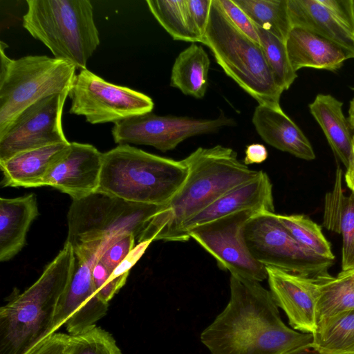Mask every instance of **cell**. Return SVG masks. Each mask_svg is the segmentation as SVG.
I'll return each instance as SVG.
<instances>
[{
	"label": "cell",
	"instance_id": "1f68e13d",
	"mask_svg": "<svg viewBox=\"0 0 354 354\" xmlns=\"http://www.w3.org/2000/svg\"><path fill=\"white\" fill-rule=\"evenodd\" d=\"M69 354H122L115 339L108 331L95 326L71 335Z\"/></svg>",
	"mask_w": 354,
	"mask_h": 354
},
{
	"label": "cell",
	"instance_id": "d6986e66",
	"mask_svg": "<svg viewBox=\"0 0 354 354\" xmlns=\"http://www.w3.org/2000/svg\"><path fill=\"white\" fill-rule=\"evenodd\" d=\"M286 46L293 70L313 68L335 71L344 62L353 58L345 49L335 43L306 29L292 27Z\"/></svg>",
	"mask_w": 354,
	"mask_h": 354
},
{
	"label": "cell",
	"instance_id": "f35d334b",
	"mask_svg": "<svg viewBox=\"0 0 354 354\" xmlns=\"http://www.w3.org/2000/svg\"><path fill=\"white\" fill-rule=\"evenodd\" d=\"M268 156L266 147L259 143H253L247 146L245 151L243 163L246 165L263 162Z\"/></svg>",
	"mask_w": 354,
	"mask_h": 354
},
{
	"label": "cell",
	"instance_id": "74e56055",
	"mask_svg": "<svg viewBox=\"0 0 354 354\" xmlns=\"http://www.w3.org/2000/svg\"><path fill=\"white\" fill-rule=\"evenodd\" d=\"M151 242L152 241H147L138 243V244L133 248L120 264L115 269L112 273V277L113 278H116L122 275L129 274L130 269L144 254L145 250Z\"/></svg>",
	"mask_w": 354,
	"mask_h": 354
},
{
	"label": "cell",
	"instance_id": "836d02e7",
	"mask_svg": "<svg viewBox=\"0 0 354 354\" xmlns=\"http://www.w3.org/2000/svg\"><path fill=\"white\" fill-rule=\"evenodd\" d=\"M136 236L124 234L110 243L102 252L99 260L113 273L136 246Z\"/></svg>",
	"mask_w": 354,
	"mask_h": 354
},
{
	"label": "cell",
	"instance_id": "44dd1931",
	"mask_svg": "<svg viewBox=\"0 0 354 354\" xmlns=\"http://www.w3.org/2000/svg\"><path fill=\"white\" fill-rule=\"evenodd\" d=\"M71 142L26 151L0 162L3 187H39L51 168L68 152Z\"/></svg>",
	"mask_w": 354,
	"mask_h": 354
},
{
	"label": "cell",
	"instance_id": "4316f807",
	"mask_svg": "<svg viewBox=\"0 0 354 354\" xmlns=\"http://www.w3.org/2000/svg\"><path fill=\"white\" fill-rule=\"evenodd\" d=\"M157 21L174 40L201 43L203 36L191 17L187 0H147Z\"/></svg>",
	"mask_w": 354,
	"mask_h": 354
},
{
	"label": "cell",
	"instance_id": "f1b7e54d",
	"mask_svg": "<svg viewBox=\"0 0 354 354\" xmlns=\"http://www.w3.org/2000/svg\"><path fill=\"white\" fill-rule=\"evenodd\" d=\"M317 278V323L324 318L354 309V285L344 273L341 272L337 277H333L326 272Z\"/></svg>",
	"mask_w": 354,
	"mask_h": 354
},
{
	"label": "cell",
	"instance_id": "ac0fdd59",
	"mask_svg": "<svg viewBox=\"0 0 354 354\" xmlns=\"http://www.w3.org/2000/svg\"><path fill=\"white\" fill-rule=\"evenodd\" d=\"M248 209L274 212L272 184L263 171L256 178L232 189L187 220L181 226L178 241H187V232L198 225Z\"/></svg>",
	"mask_w": 354,
	"mask_h": 354
},
{
	"label": "cell",
	"instance_id": "6da1fadb",
	"mask_svg": "<svg viewBox=\"0 0 354 354\" xmlns=\"http://www.w3.org/2000/svg\"><path fill=\"white\" fill-rule=\"evenodd\" d=\"M230 288L227 305L201 334L211 354H283L311 346L313 335L287 326L260 282L230 275Z\"/></svg>",
	"mask_w": 354,
	"mask_h": 354
},
{
	"label": "cell",
	"instance_id": "3957f363",
	"mask_svg": "<svg viewBox=\"0 0 354 354\" xmlns=\"http://www.w3.org/2000/svg\"><path fill=\"white\" fill-rule=\"evenodd\" d=\"M75 261L73 249L65 242L39 279L1 307L0 354H26L55 333V310Z\"/></svg>",
	"mask_w": 354,
	"mask_h": 354
},
{
	"label": "cell",
	"instance_id": "cb8c5ba5",
	"mask_svg": "<svg viewBox=\"0 0 354 354\" xmlns=\"http://www.w3.org/2000/svg\"><path fill=\"white\" fill-rule=\"evenodd\" d=\"M343 103L329 94H318L310 112L322 128L335 157L347 167L351 151V128L342 111Z\"/></svg>",
	"mask_w": 354,
	"mask_h": 354
},
{
	"label": "cell",
	"instance_id": "2e32d148",
	"mask_svg": "<svg viewBox=\"0 0 354 354\" xmlns=\"http://www.w3.org/2000/svg\"><path fill=\"white\" fill-rule=\"evenodd\" d=\"M273 300L286 313L289 324L297 331L314 334L317 327L319 283L306 277L266 267Z\"/></svg>",
	"mask_w": 354,
	"mask_h": 354
},
{
	"label": "cell",
	"instance_id": "83f0119b",
	"mask_svg": "<svg viewBox=\"0 0 354 354\" xmlns=\"http://www.w3.org/2000/svg\"><path fill=\"white\" fill-rule=\"evenodd\" d=\"M253 24L286 42L292 28L288 0H233Z\"/></svg>",
	"mask_w": 354,
	"mask_h": 354
},
{
	"label": "cell",
	"instance_id": "277c9868",
	"mask_svg": "<svg viewBox=\"0 0 354 354\" xmlns=\"http://www.w3.org/2000/svg\"><path fill=\"white\" fill-rule=\"evenodd\" d=\"M187 174L183 160L118 145L103 153L97 192L132 203L162 206L180 189Z\"/></svg>",
	"mask_w": 354,
	"mask_h": 354
},
{
	"label": "cell",
	"instance_id": "ee69618b",
	"mask_svg": "<svg viewBox=\"0 0 354 354\" xmlns=\"http://www.w3.org/2000/svg\"><path fill=\"white\" fill-rule=\"evenodd\" d=\"M353 13H354V0H353Z\"/></svg>",
	"mask_w": 354,
	"mask_h": 354
},
{
	"label": "cell",
	"instance_id": "ab89813d",
	"mask_svg": "<svg viewBox=\"0 0 354 354\" xmlns=\"http://www.w3.org/2000/svg\"><path fill=\"white\" fill-rule=\"evenodd\" d=\"M344 179L347 187L352 192H354V135L353 136L351 151Z\"/></svg>",
	"mask_w": 354,
	"mask_h": 354
},
{
	"label": "cell",
	"instance_id": "7402d4cb",
	"mask_svg": "<svg viewBox=\"0 0 354 354\" xmlns=\"http://www.w3.org/2000/svg\"><path fill=\"white\" fill-rule=\"evenodd\" d=\"M39 215L34 194L13 198H0V261H7L26 244L32 222Z\"/></svg>",
	"mask_w": 354,
	"mask_h": 354
},
{
	"label": "cell",
	"instance_id": "f546056e",
	"mask_svg": "<svg viewBox=\"0 0 354 354\" xmlns=\"http://www.w3.org/2000/svg\"><path fill=\"white\" fill-rule=\"evenodd\" d=\"M277 216L300 244L320 257L334 260L330 244L317 223L302 214H277Z\"/></svg>",
	"mask_w": 354,
	"mask_h": 354
},
{
	"label": "cell",
	"instance_id": "8d00e7d4",
	"mask_svg": "<svg viewBox=\"0 0 354 354\" xmlns=\"http://www.w3.org/2000/svg\"><path fill=\"white\" fill-rule=\"evenodd\" d=\"M212 0H187L194 24L203 37L208 23Z\"/></svg>",
	"mask_w": 354,
	"mask_h": 354
},
{
	"label": "cell",
	"instance_id": "8fae6325",
	"mask_svg": "<svg viewBox=\"0 0 354 354\" xmlns=\"http://www.w3.org/2000/svg\"><path fill=\"white\" fill-rule=\"evenodd\" d=\"M257 213L251 209L237 212L198 225L189 230L187 236L209 253L221 269L261 282L267 279L266 268L252 257L243 236L245 223Z\"/></svg>",
	"mask_w": 354,
	"mask_h": 354
},
{
	"label": "cell",
	"instance_id": "5b68a950",
	"mask_svg": "<svg viewBox=\"0 0 354 354\" xmlns=\"http://www.w3.org/2000/svg\"><path fill=\"white\" fill-rule=\"evenodd\" d=\"M202 44L212 51L225 74L259 105L282 110L283 91L277 83L260 45L241 31L218 0H212Z\"/></svg>",
	"mask_w": 354,
	"mask_h": 354
},
{
	"label": "cell",
	"instance_id": "ffe728a7",
	"mask_svg": "<svg viewBox=\"0 0 354 354\" xmlns=\"http://www.w3.org/2000/svg\"><path fill=\"white\" fill-rule=\"evenodd\" d=\"M252 122L257 133L269 145L306 160L315 158L308 139L283 110L259 104Z\"/></svg>",
	"mask_w": 354,
	"mask_h": 354
},
{
	"label": "cell",
	"instance_id": "603a6c76",
	"mask_svg": "<svg viewBox=\"0 0 354 354\" xmlns=\"http://www.w3.org/2000/svg\"><path fill=\"white\" fill-rule=\"evenodd\" d=\"M342 170L337 168L334 187L325 197L323 226L342 236V268H354V192L346 196Z\"/></svg>",
	"mask_w": 354,
	"mask_h": 354
},
{
	"label": "cell",
	"instance_id": "4dcf8cb0",
	"mask_svg": "<svg viewBox=\"0 0 354 354\" xmlns=\"http://www.w3.org/2000/svg\"><path fill=\"white\" fill-rule=\"evenodd\" d=\"M257 30L260 46L277 83L283 91L288 90L297 75L290 63L286 42L259 27Z\"/></svg>",
	"mask_w": 354,
	"mask_h": 354
},
{
	"label": "cell",
	"instance_id": "8992f818",
	"mask_svg": "<svg viewBox=\"0 0 354 354\" xmlns=\"http://www.w3.org/2000/svg\"><path fill=\"white\" fill-rule=\"evenodd\" d=\"M23 27L54 57L86 69L100 40L88 0H27Z\"/></svg>",
	"mask_w": 354,
	"mask_h": 354
},
{
	"label": "cell",
	"instance_id": "7c38bea8",
	"mask_svg": "<svg viewBox=\"0 0 354 354\" xmlns=\"http://www.w3.org/2000/svg\"><path fill=\"white\" fill-rule=\"evenodd\" d=\"M234 124L233 119L225 115L215 119H196L157 115L150 112L116 122L111 133L118 145H149L165 152L190 137L214 133L224 127Z\"/></svg>",
	"mask_w": 354,
	"mask_h": 354
},
{
	"label": "cell",
	"instance_id": "7a4b0ae2",
	"mask_svg": "<svg viewBox=\"0 0 354 354\" xmlns=\"http://www.w3.org/2000/svg\"><path fill=\"white\" fill-rule=\"evenodd\" d=\"M188 174L180 189L147 222L138 243L178 241L182 225L232 189L258 177L230 147H198L183 159Z\"/></svg>",
	"mask_w": 354,
	"mask_h": 354
},
{
	"label": "cell",
	"instance_id": "4fadbf2b",
	"mask_svg": "<svg viewBox=\"0 0 354 354\" xmlns=\"http://www.w3.org/2000/svg\"><path fill=\"white\" fill-rule=\"evenodd\" d=\"M70 90L41 99L26 109L0 136V162L19 153L69 142L62 129V113Z\"/></svg>",
	"mask_w": 354,
	"mask_h": 354
},
{
	"label": "cell",
	"instance_id": "ba28073f",
	"mask_svg": "<svg viewBox=\"0 0 354 354\" xmlns=\"http://www.w3.org/2000/svg\"><path fill=\"white\" fill-rule=\"evenodd\" d=\"M161 206L132 203L100 192L73 200L67 214L66 242L73 249L124 234L136 241Z\"/></svg>",
	"mask_w": 354,
	"mask_h": 354
},
{
	"label": "cell",
	"instance_id": "9c48e42d",
	"mask_svg": "<svg viewBox=\"0 0 354 354\" xmlns=\"http://www.w3.org/2000/svg\"><path fill=\"white\" fill-rule=\"evenodd\" d=\"M243 236L252 257L265 267L316 277L328 272L333 263L300 244L274 212H259L252 216L244 226Z\"/></svg>",
	"mask_w": 354,
	"mask_h": 354
},
{
	"label": "cell",
	"instance_id": "d6a6232c",
	"mask_svg": "<svg viewBox=\"0 0 354 354\" xmlns=\"http://www.w3.org/2000/svg\"><path fill=\"white\" fill-rule=\"evenodd\" d=\"M129 274L113 278L112 273L97 259L92 267V279L100 299L106 303L113 297L125 284Z\"/></svg>",
	"mask_w": 354,
	"mask_h": 354
},
{
	"label": "cell",
	"instance_id": "b9f144b4",
	"mask_svg": "<svg viewBox=\"0 0 354 354\" xmlns=\"http://www.w3.org/2000/svg\"><path fill=\"white\" fill-rule=\"evenodd\" d=\"M354 91V88H352ZM349 122L351 128L354 130V97L350 102L348 109V117L347 118Z\"/></svg>",
	"mask_w": 354,
	"mask_h": 354
},
{
	"label": "cell",
	"instance_id": "e575fe53",
	"mask_svg": "<svg viewBox=\"0 0 354 354\" xmlns=\"http://www.w3.org/2000/svg\"><path fill=\"white\" fill-rule=\"evenodd\" d=\"M218 1L232 22L245 35L259 44L256 26L234 1L218 0Z\"/></svg>",
	"mask_w": 354,
	"mask_h": 354
},
{
	"label": "cell",
	"instance_id": "e0dca14e",
	"mask_svg": "<svg viewBox=\"0 0 354 354\" xmlns=\"http://www.w3.org/2000/svg\"><path fill=\"white\" fill-rule=\"evenodd\" d=\"M103 153L90 144L71 142L68 152L51 168L43 186H50L80 199L97 192Z\"/></svg>",
	"mask_w": 354,
	"mask_h": 354
},
{
	"label": "cell",
	"instance_id": "5bb4252c",
	"mask_svg": "<svg viewBox=\"0 0 354 354\" xmlns=\"http://www.w3.org/2000/svg\"><path fill=\"white\" fill-rule=\"evenodd\" d=\"M99 258H75L70 280L57 306L54 333L65 326L69 335H78L96 326L97 322L106 315L109 304L98 296L92 279V267Z\"/></svg>",
	"mask_w": 354,
	"mask_h": 354
},
{
	"label": "cell",
	"instance_id": "484cf974",
	"mask_svg": "<svg viewBox=\"0 0 354 354\" xmlns=\"http://www.w3.org/2000/svg\"><path fill=\"white\" fill-rule=\"evenodd\" d=\"M311 346L322 354H354V309L319 320Z\"/></svg>",
	"mask_w": 354,
	"mask_h": 354
},
{
	"label": "cell",
	"instance_id": "d4e9b609",
	"mask_svg": "<svg viewBox=\"0 0 354 354\" xmlns=\"http://www.w3.org/2000/svg\"><path fill=\"white\" fill-rule=\"evenodd\" d=\"M210 66L209 57L203 48L192 43L176 58L173 64L170 86L183 94L203 98L208 86Z\"/></svg>",
	"mask_w": 354,
	"mask_h": 354
},
{
	"label": "cell",
	"instance_id": "7bdbcfd3",
	"mask_svg": "<svg viewBox=\"0 0 354 354\" xmlns=\"http://www.w3.org/2000/svg\"><path fill=\"white\" fill-rule=\"evenodd\" d=\"M342 273H344L352 282V283L354 285V268L346 270V271H342Z\"/></svg>",
	"mask_w": 354,
	"mask_h": 354
},
{
	"label": "cell",
	"instance_id": "d590c367",
	"mask_svg": "<svg viewBox=\"0 0 354 354\" xmlns=\"http://www.w3.org/2000/svg\"><path fill=\"white\" fill-rule=\"evenodd\" d=\"M71 335L55 333L36 344L26 354H69Z\"/></svg>",
	"mask_w": 354,
	"mask_h": 354
},
{
	"label": "cell",
	"instance_id": "30bf717a",
	"mask_svg": "<svg viewBox=\"0 0 354 354\" xmlns=\"http://www.w3.org/2000/svg\"><path fill=\"white\" fill-rule=\"evenodd\" d=\"M68 97L69 113L82 115L93 124L115 123L150 113L154 106L152 99L145 93L108 82L87 68L75 75Z\"/></svg>",
	"mask_w": 354,
	"mask_h": 354
},
{
	"label": "cell",
	"instance_id": "9a60e30c",
	"mask_svg": "<svg viewBox=\"0 0 354 354\" xmlns=\"http://www.w3.org/2000/svg\"><path fill=\"white\" fill-rule=\"evenodd\" d=\"M288 11L292 27L317 34L354 58L353 0H288Z\"/></svg>",
	"mask_w": 354,
	"mask_h": 354
},
{
	"label": "cell",
	"instance_id": "60d3db41",
	"mask_svg": "<svg viewBox=\"0 0 354 354\" xmlns=\"http://www.w3.org/2000/svg\"><path fill=\"white\" fill-rule=\"evenodd\" d=\"M283 354H322L311 346H302L292 349Z\"/></svg>",
	"mask_w": 354,
	"mask_h": 354
},
{
	"label": "cell",
	"instance_id": "52a82bcc",
	"mask_svg": "<svg viewBox=\"0 0 354 354\" xmlns=\"http://www.w3.org/2000/svg\"><path fill=\"white\" fill-rule=\"evenodd\" d=\"M0 136L28 107L48 96L71 89L76 67L46 55H27L17 59L6 54L0 42Z\"/></svg>",
	"mask_w": 354,
	"mask_h": 354
}]
</instances>
